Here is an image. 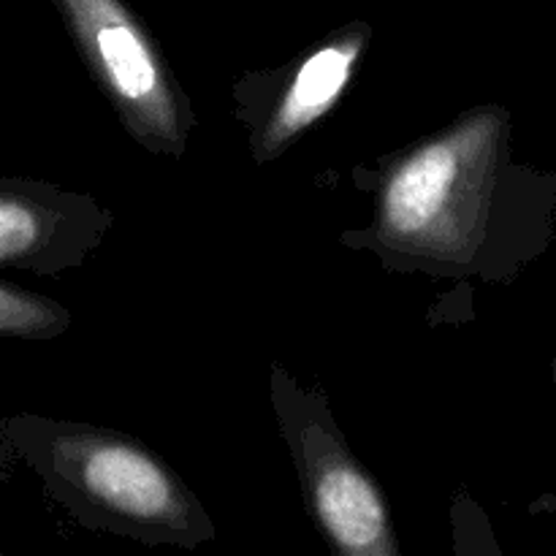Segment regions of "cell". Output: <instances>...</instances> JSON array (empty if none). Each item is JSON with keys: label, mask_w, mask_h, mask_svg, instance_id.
Masks as SVG:
<instances>
[{"label": "cell", "mask_w": 556, "mask_h": 556, "mask_svg": "<svg viewBox=\"0 0 556 556\" xmlns=\"http://www.w3.org/2000/svg\"><path fill=\"white\" fill-rule=\"evenodd\" d=\"M372 212L340 237L394 275L510 286L556 237V168L516 157L514 114L478 103L367 174Z\"/></svg>", "instance_id": "obj_1"}, {"label": "cell", "mask_w": 556, "mask_h": 556, "mask_svg": "<svg viewBox=\"0 0 556 556\" xmlns=\"http://www.w3.org/2000/svg\"><path fill=\"white\" fill-rule=\"evenodd\" d=\"M0 465L27 472L90 532L144 546L195 548L215 541L199 494L150 445L96 424L0 418Z\"/></svg>", "instance_id": "obj_2"}, {"label": "cell", "mask_w": 556, "mask_h": 556, "mask_svg": "<svg viewBox=\"0 0 556 556\" xmlns=\"http://www.w3.org/2000/svg\"><path fill=\"white\" fill-rule=\"evenodd\" d=\"M269 396L304 503L326 543L342 556H400L389 500L348 445L324 391L271 362Z\"/></svg>", "instance_id": "obj_3"}, {"label": "cell", "mask_w": 556, "mask_h": 556, "mask_svg": "<svg viewBox=\"0 0 556 556\" xmlns=\"http://www.w3.org/2000/svg\"><path fill=\"white\" fill-rule=\"evenodd\" d=\"M119 125L144 150L182 157L195 114L166 54L125 0H52Z\"/></svg>", "instance_id": "obj_4"}, {"label": "cell", "mask_w": 556, "mask_h": 556, "mask_svg": "<svg viewBox=\"0 0 556 556\" xmlns=\"http://www.w3.org/2000/svg\"><path fill=\"white\" fill-rule=\"evenodd\" d=\"M369 43L372 27L348 22L282 68L255 71L237 81V119L248 128L255 166L277 161L340 103Z\"/></svg>", "instance_id": "obj_5"}, {"label": "cell", "mask_w": 556, "mask_h": 556, "mask_svg": "<svg viewBox=\"0 0 556 556\" xmlns=\"http://www.w3.org/2000/svg\"><path fill=\"white\" fill-rule=\"evenodd\" d=\"M112 228V210L90 193L0 179V266L60 277L96 255Z\"/></svg>", "instance_id": "obj_6"}, {"label": "cell", "mask_w": 556, "mask_h": 556, "mask_svg": "<svg viewBox=\"0 0 556 556\" xmlns=\"http://www.w3.org/2000/svg\"><path fill=\"white\" fill-rule=\"evenodd\" d=\"M71 326L63 304L0 280V337L16 340H58Z\"/></svg>", "instance_id": "obj_7"}, {"label": "cell", "mask_w": 556, "mask_h": 556, "mask_svg": "<svg viewBox=\"0 0 556 556\" xmlns=\"http://www.w3.org/2000/svg\"><path fill=\"white\" fill-rule=\"evenodd\" d=\"M552 380H554V386H556V356L552 358Z\"/></svg>", "instance_id": "obj_8"}]
</instances>
